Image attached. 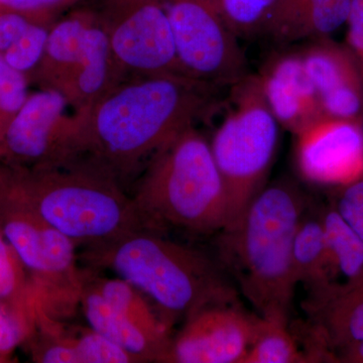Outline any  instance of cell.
<instances>
[{
	"label": "cell",
	"instance_id": "1",
	"mask_svg": "<svg viewBox=\"0 0 363 363\" xmlns=\"http://www.w3.org/2000/svg\"><path fill=\"white\" fill-rule=\"evenodd\" d=\"M217 90L183 75L124 79L89 111L77 113L76 161L123 186L164 143L214 108Z\"/></svg>",
	"mask_w": 363,
	"mask_h": 363
},
{
	"label": "cell",
	"instance_id": "2",
	"mask_svg": "<svg viewBox=\"0 0 363 363\" xmlns=\"http://www.w3.org/2000/svg\"><path fill=\"white\" fill-rule=\"evenodd\" d=\"M309 199L297 184L267 185L233 228L222 230L217 257L255 314L289 324L295 296L293 243Z\"/></svg>",
	"mask_w": 363,
	"mask_h": 363
},
{
	"label": "cell",
	"instance_id": "3",
	"mask_svg": "<svg viewBox=\"0 0 363 363\" xmlns=\"http://www.w3.org/2000/svg\"><path fill=\"white\" fill-rule=\"evenodd\" d=\"M80 255L88 267L109 269L138 289L169 330L203 305L236 301L218 262L147 229L85 248Z\"/></svg>",
	"mask_w": 363,
	"mask_h": 363
},
{
	"label": "cell",
	"instance_id": "4",
	"mask_svg": "<svg viewBox=\"0 0 363 363\" xmlns=\"http://www.w3.org/2000/svg\"><path fill=\"white\" fill-rule=\"evenodd\" d=\"M0 184L77 248L100 247L142 228L123 186L82 161L40 168L2 164Z\"/></svg>",
	"mask_w": 363,
	"mask_h": 363
},
{
	"label": "cell",
	"instance_id": "5",
	"mask_svg": "<svg viewBox=\"0 0 363 363\" xmlns=\"http://www.w3.org/2000/svg\"><path fill=\"white\" fill-rule=\"evenodd\" d=\"M142 228L211 235L226 224V195L210 142L189 126L152 155L130 195Z\"/></svg>",
	"mask_w": 363,
	"mask_h": 363
},
{
	"label": "cell",
	"instance_id": "6",
	"mask_svg": "<svg viewBox=\"0 0 363 363\" xmlns=\"http://www.w3.org/2000/svg\"><path fill=\"white\" fill-rule=\"evenodd\" d=\"M231 106L210 142L226 195V224L233 228L266 187L279 124L267 106L257 74L231 86Z\"/></svg>",
	"mask_w": 363,
	"mask_h": 363
},
{
	"label": "cell",
	"instance_id": "7",
	"mask_svg": "<svg viewBox=\"0 0 363 363\" xmlns=\"http://www.w3.org/2000/svg\"><path fill=\"white\" fill-rule=\"evenodd\" d=\"M0 231L28 272L37 309L57 320L74 315L80 306L82 286L75 243L7 192L1 184Z\"/></svg>",
	"mask_w": 363,
	"mask_h": 363
},
{
	"label": "cell",
	"instance_id": "8",
	"mask_svg": "<svg viewBox=\"0 0 363 363\" xmlns=\"http://www.w3.org/2000/svg\"><path fill=\"white\" fill-rule=\"evenodd\" d=\"M104 28L124 78L183 75L162 0H81ZM190 77V76H188Z\"/></svg>",
	"mask_w": 363,
	"mask_h": 363
},
{
	"label": "cell",
	"instance_id": "9",
	"mask_svg": "<svg viewBox=\"0 0 363 363\" xmlns=\"http://www.w3.org/2000/svg\"><path fill=\"white\" fill-rule=\"evenodd\" d=\"M177 56L191 78L215 87H231L250 72L238 35L215 0H162Z\"/></svg>",
	"mask_w": 363,
	"mask_h": 363
},
{
	"label": "cell",
	"instance_id": "10",
	"mask_svg": "<svg viewBox=\"0 0 363 363\" xmlns=\"http://www.w3.org/2000/svg\"><path fill=\"white\" fill-rule=\"evenodd\" d=\"M63 94L40 89L28 94L2 138L0 162L6 166L40 168L77 160L80 117L67 112Z\"/></svg>",
	"mask_w": 363,
	"mask_h": 363
},
{
	"label": "cell",
	"instance_id": "11",
	"mask_svg": "<svg viewBox=\"0 0 363 363\" xmlns=\"http://www.w3.org/2000/svg\"><path fill=\"white\" fill-rule=\"evenodd\" d=\"M259 319L236 301L203 305L172 335L164 363H242Z\"/></svg>",
	"mask_w": 363,
	"mask_h": 363
},
{
	"label": "cell",
	"instance_id": "12",
	"mask_svg": "<svg viewBox=\"0 0 363 363\" xmlns=\"http://www.w3.org/2000/svg\"><path fill=\"white\" fill-rule=\"evenodd\" d=\"M296 138V164L306 181L342 187L363 176V128L358 119L325 116Z\"/></svg>",
	"mask_w": 363,
	"mask_h": 363
},
{
	"label": "cell",
	"instance_id": "13",
	"mask_svg": "<svg viewBox=\"0 0 363 363\" xmlns=\"http://www.w3.org/2000/svg\"><path fill=\"white\" fill-rule=\"evenodd\" d=\"M257 76L272 116L294 135L325 117L300 51L272 55Z\"/></svg>",
	"mask_w": 363,
	"mask_h": 363
},
{
	"label": "cell",
	"instance_id": "14",
	"mask_svg": "<svg viewBox=\"0 0 363 363\" xmlns=\"http://www.w3.org/2000/svg\"><path fill=\"white\" fill-rule=\"evenodd\" d=\"M310 43L300 52L325 116L358 119L363 108L359 67L327 37Z\"/></svg>",
	"mask_w": 363,
	"mask_h": 363
},
{
	"label": "cell",
	"instance_id": "15",
	"mask_svg": "<svg viewBox=\"0 0 363 363\" xmlns=\"http://www.w3.org/2000/svg\"><path fill=\"white\" fill-rule=\"evenodd\" d=\"M306 312L326 351L363 340V272L357 278L309 297Z\"/></svg>",
	"mask_w": 363,
	"mask_h": 363
},
{
	"label": "cell",
	"instance_id": "16",
	"mask_svg": "<svg viewBox=\"0 0 363 363\" xmlns=\"http://www.w3.org/2000/svg\"><path fill=\"white\" fill-rule=\"evenodd\" d=\"M80 307L88 326L128 351L140 363H164L169 340L157 338L119 311L91 283L81 269Z\"/></svg>",
	"mask_w": 363,
	"mask_h": 363
},
{
	"label": "cell",
	"instance_id": "17",
	"mask_svg": "<svg viewBox=\"0 0 363 363\" xmlns=\"http://www.w3.org/2000/svg\"><path fill=\"white\" fill-rule=\"evenodd\" d=\"M352 0H276L262 33L281 44L321 39L346 23Z\"/></svg>",
	"mask_w": 363,
	"mask_h": 363
},
{
	"label": "cell",
	"instance_id": "18",
	"mask_svg": "<svg viewBox=\"0 0 363 363\" xmlns=\"http://www.w3.org/2000/svg\"><path fill=\"white\" fill-rule=\"evenodd\" d=\"M124 79L108 37L94 16L86 33L82 57L61 94L74 112L83 113Z\"/></svg>",
	"mask_w": 363,
	"mask_h": 363
},
{
	"label": "cell",
	"instance_id": "19",
	"mask_svg": "<svg viewBox=\"0 0 363 363\" xmlns=\"http://www.w3.org/2000/svg\"><path fill=\"white\" fill-rule=\"evenodd\" d=\"M93 18L89 7L78 4L52 23L44 56L30 82L39 85L40 89L61 93L82 57Z\"/></svg>",
	"mask_w": 363,
	"mask_h": 363
},
{
	"label": "cell",
	"instance_id": "20",
	"mask_svg": "<svg viewBox=\"0 0 363 363\" xmlns=\"http://www.w3.org/2000/svg\"><path fill=\"white\" fill-rule=\"evenodd\" d=\"M293 269L296 281L308 288L310 297L333 286L320 215L306 214L301 221L293 243Z\"/></svg>",
	"mask_w": 363,
	"mask_h": 363
},
{
	"label": "cell",
	"instance_id": "21",
	"mask_svg": "<svg viewBox=\"0 0 363 363\" xmlns=\"http://www.w3.org/2000/svg\"><path fill=\"white\" fill-rule=\"evenodd\" d=\"M320 218L333 286L337 277L344 279L343 283L357 278L363 272L362 238L334 206L327 208Z\"/></svg>",
	"mask_w": 363,
	"mask_h": 363
},
{
	"label": "cell",
	"instance_id": "22",
	"mask_svg": "<svg viewBox=\"0 0 363 363\" xmlns=\"http://www.w3.org/2000/svg\"><path fill=\"white\" fill-rule=\"evenodd\" d=\"M88 278L107 301L133 320L138 326L157 338L169 340L171 330L164 324L150 301L138 289L121 278L98 276L96 269H85Z\"/></svg>",
	"mask_w": 363,
	"mask_h": 363
},
{
	"label": "cell",
	"instance_id": "23",
	"mask_svg": "<svg viewBox=\"0 0 363 363\" xmlns=\"http://www.w3.org/2000/svg\"><path fill=\"white\" fill-rule=\"evenodd\" d=\"M0 303L35 326L37 300L23 262L0 231Z\"/></svg>",
	"mask_w": 363,
	"mask_h": 363
},
{
	"label": "cell",
	"instance_id": "24",
	"mask_svg": "<svg viewBox=\"0 0 363 363\" xmlns=\"http://www.w3.org/2000/svg\"><path fill=\"white\" fill-rule=\"evenodd\" d=\"M313 362L301 351L288 324L259 317L257 330L242 363Z\"/></svg>",
	"mask_w": 363,
	"mask_h": 363
},
{
	"label": "cell",
	"instance_id": "25",
	"mask_svg": "<svg viewBox=\"0 0 363 363\" xmlns=\"http://www.w3.org/2000/svg\"><path fill=\"white\" fill-rule=\"evenodd\" d=\"M276 0H215L227 25L238 39L262 35Z\"/></svg>",
	"mask_w": 363,
	"mask_h": 363
},
{
	"label": "cell",
	"instance_id": "26",
	"mask_svg": "<svg viewBox=\"0 0 363 363\" xmlns=\"http://www.w3.org/2000/svg\"><path fill=\"white\" fill-rule=\"evenodd\" d=\"M52 26L33 21L20 39L2 55V58L11 68L26 75L28 80L42 61Z\"/></svg>",
	"mask_w": 363,
	"mask_h": 363
},
{
	"label": "cell",
	"instance_id": "27",
	"mask_svg": "<svg viewBox=\"0 0 363 363\" xmlns=\"http://www.w3.org/2000/svg\"><path fill=\"white\" fill-rule=\"evenodd\" d=\"M74 337L79 363H140L128 351L90 326H74Z\"/></svg>",
	"mask_w": 363,
	"mask_h": 363
},
{
	"label": "cell",
	"instance_id": "28",
	"mask_svg": "<svg viewBox=\"0 0 363 363\" xmlns=\"http://www.w3.org/2000/svg\"><path fill=\"white\" fill-rule=\"evenodd\" d=\"M30 80L14 70L0 55V147L11 119L28 96Z\"/></svg>",
	"mask_w": 363,
	"mask_h": 363
},
{
	"label": "cell",
	"instance_id": "29",
	"mask_svg": "<svg viewBox=\"0 0 363 363\" xmlns=\"http://www.w3.org/2000/svg\"><path fill=\"white\" fill-rule=\"evenodd\" d=\"M81 0H0V9L16 11L35 23L52 26Z\"/></svg>",
	"mask_w": 363,
	"mask_h": 363
},
{
	"label": "cell",
	"instance_id": "30",
	"mask_svg": "<svg viewBox=\"0 0 363 363\" xmlns=\"http://www.w3.org/2000/svg\"><path fill=\"white\" fill-rule=\"evenodd\" d=\"M35 327L20 313L0 303V353L13 355L16 348L26 343Z\"/></svg>",
	"mask_w": 363,
	"mask_h": 363
},
{
	"label": "cell",
	"instance_id": "31",
	"mask_svg": "<svg viewBox=\"0 0 363 363\" xmlns=\"http://www.w3.org/2000/svg\"><path fill=\"white\" fill-rule=\"evenodd\" d=\"M334 208L363 240V176L341 187Z\"/></svg>",
	"mask_w": 363,
	"mask_h": 363
},
{
	"label": "cell",
	"instance_id": "32",
	"mask_svg": "<svg viewBox=\"0 0 363 363\" xmlns=\"http://www.w3.org/2000/svg\"><path fill=\"white\" fill-rule=\"evenodd\" d=\"M346 23L348 26V43L357 56L363 78V0H352Z\"/></svg>",
	"mask_w": 363,
	"mask_h": 363
},
{
	"label": "cell",
	"instance_id": "33",
	"mask_svg": "<svg viewBox=\"0 0 363 363\" xmlns=\"http://www.w3.org/2000/svg\"><path fill=\"white\" fill-rule=\"evenodd\" d=\"M335 359L340 362L363 363V340L351 343L337 350Z\"/></svg>",
	"mask_w": 363,
	"mask_h": 363
},
{
	"label": "cell",
	"instance_id": "34",
	"mask_svg": "<svg viewBox=\"0 0 363 363\" xmlns=\"http://www.w3.org/2000/svg\"><path fill=\"white\" fill-rule=\"evenodd\" d=\"M14 362H16V360L13 359V355L0 353V363H9Z\"/></svg>",
	"mask_w": 363,
	"mask_h": 363
},
{
	"label": "cell",
	"instance_id": "35",
	"mask_svg": "<svg viewBox=\"0 0 363 363\" xmlns=\"http://www.w3.org/2000/svg\"><path fill=\"white\" fill-rule=\"evenodd\" d=\"M1 168H2V164H1V162H0V171H1Z\"/></svg>",
	"mask_w": 363,
	"mask_h": 363
},
{
	"label": "cell",
	"instance_id": "36",
	"mask_svg": "<svg viewBox=\"0 0 363 363\" xmlns=\"http://www.w3.org/2000/svg\"></svg>",
	"mask_w": 363,
	"mask_h": 363
}]
</instances>
